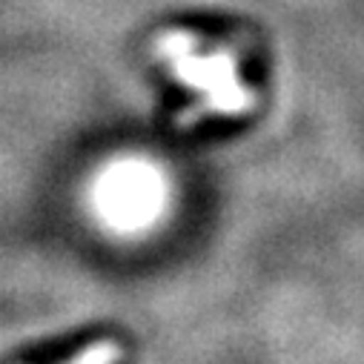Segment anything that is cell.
<instances>
[{
  "label": "cell",
  "instance_id": "6da1fadb",
  "mask_svg": "<svg viewBox=\"0 0 364 364\" xmlns=\"http://www.w3.org/2000/svg\"><path fill=\"white\" fill-rule=\"evenodd\" d=\"M158 201V190L155 184H149V178L141 172H124L118 175V187L107 196V207L112 215L121 218V224L132 221L138 224L144 215L152 213Z\"/></svg>",
  "mask_w": 364,
  "mask_h": 364
}]
</instances>
